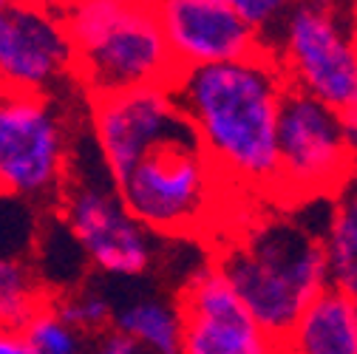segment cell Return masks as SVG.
<instances>
[{"mask_svg": "<svg viewBox=\"0 0 357 354\" xmlns=\"http://www.w3.org/2000/svg\"><path fill=\"white\" fill-rule=\"evenodd\" d=\"M213 263L230 278L258 326L278 343L329 289L324 233L295 207L250 215L221 244Z\"/></svg>", "mask_w": 357, "mask_h": 354, "instance_id": "2", "label": "cell"}, {"mask_svg": "<svg viewBox=\"0 0 357 354\" xmlns=\"http://www.w3.org/2000/svg\"><path fill=\"white\" fill-rule=\"evenodd\" d=\"M343 128H346V142H349V151L354 153L357 159V105L351 111L343 114Z\"/></svg>", "mask_w": 357, "mask_h": 354, "instance_id": "22", "label": "cell"}, {"mask_svg": "<svg viewBox=\"0 0 357 354\" xmlns=\"http://www.w3.org/2000/svg\"><path fill=\"white\" fill-rule=\"evenodd\" d=\"M357 6L295 3L264 40L289 88L340 114L357 105Z\"/></svg>", "mask_w": 357, "mask_h": 354, "instance_id": "5", "label": "cell"}, {"mask_svg": "<svg viewBox=\"0 0 357 354\" xmlns=\"http://www.w3.org/2000/svg\"><path fill=\"white\" fill-rule=\"evenodd\" d=\"M176 303L185 318L182 354H281L213 261L188 278Z\"/></svg>", "mask_w": 357, "mask_h": 354, "instance_id": "11", "label": "cell"}, {"mask_svg": "<svg viewBox=\"0 0 357 354\" xmlns=\"http://www.w3.org/2000/svg\"><path fill=\"white\" fill-rule=\"evenodd\" d=\"M114 332L139 343L148 354H182L185 318L178 303L139 295L116 303Z\"/></svg>", "mask_w": 357, "mask_h": 354, "instance_id": "14", "label": "cell"}, {"mask_svg": "<svg viewBox=\"0 0 357 354\" xmlns=\"http://www.w3.org/2000/svg\"><path fill=\"white\" fill-rule=\"evenodd\" d=\"M354 37H357V12H354Z\"/></svg>", "mask_w": 357, "mask_h": 354, "instance_id": "23", "label": "cell"}, {"mask_svg": "<svg viewBox=\"0 0 357 354\" xmlns=\"http://www.w3.org/2000/svg\"><path fill=\"white\" fill-rule=\"evenodd\" d=\"M74 43V79L88 97L130 88H173L178 68L153 3L79 0L63 6Z\"/></svg>", "mask_w": 357, "mask_h": 354, "instance_id": "3", "label": "cell"}, {"mask_svg": "<svg viewBox=\"0 0 357 354\" xmlns=\"http://www.w3.org/2000/svg\"><path fill=\"white\" fill-rule=\"evenodd\" d=\"M49 306L66 321L74 332H111L114 329V315H116V303L111 295L100 289H79L71 295H60L49 300Z\"/></svg>", "mask_w": 357, "mask_h": 354, "instance_id": "17", "label": "cell"}, {"mask_svg": "<svg viewBox=\"0 0 357 354\" xmlns=\"http://www.w3.org/2000/svg\"><path fill=\"white\" fill-rule=\"evenodd\" d=\"M116 187L130 215L159 236H196L230 190L196 134L156 148L116 179Z\"/></svg>", "mask_w": 357, "mask_h": 354, "instance_id": "4", "label": "cell"}, {"mask_svg": "<svg viewBox=\"0 0 357 354\" xmlns=\"http://www.w3.org/2000/svg\"><path fill=\"white\" fill-rule=\"evenodd\" d=\"M324 249L329 267V286L354 298L357 295V176L337 196H332Z\"/></svg>", "mask_w": 357, "mask_h": 354, "instance_id": "15", "label": "cell"}, {"mask_svg": "<svg viewBox=\"0 0 357 354\" xmlns=\"http://www.w3.org/2000/svg\"><path fill=\"white\" fill-rule=\"evenodd\" d=\"M357 176L349 151L343 114L289 88L278 125V185L275 201L301 207L337 196Z\"/></svg>", "mask_w": 357, "mask_h": 354, "instance_id": "7", "label": "cell"}, {"mask_svg": "<svg viewBox=\"0 0 357 354\" xmlns=\"http://www.w3.org/2000/svg\"><path fill=\"white\" fill-rule=\"evenodd\" d=\"M88 354H148L139 343H133L130 337H125V334H119V332H105V334H100L94 343H91V348H88Z\"/></svg>", "mask_w": 357, "mask_h": 354, "instance_id": "20", "label": "cell"}, {"mask_svg": "<svg viewBox=\"0 0 357 354\" xmlns=\"http://www.w3.org/2000/svg\"><path fill=\"white\" fill-rule=\"evenodd\" d=\"M196 134L173 88H130L91 100V137L114 179H122L165 142Z\"/></svg>", "mask_w": 357, "mask_h": 354, "instance_id": "9", "label": "cell"}, {"mask_svg": "<svg viewBox=\"0 0 357 354\" xmlns=\"http://www.w3.org/2000/svg\"><path fill=\"white\" fill-rule=\"evenodd\" d=\"M60 207L63 224L100 272L122 281L148 272L153 258L151 233L125 207L100 148L85 159L71 153Z\"/></svg>", "mask_w": 357, "mask_h": 354, "instance_id": "6", "label": "cell"}, {"mask_svg": "<svg viewBox=\"0 0 357 354\" xmlns=\"http://www.w3.org/2000/svg\"><path fill=\"white\" fill-rule=\"evenodd\" d=\"M289 82L273 54L188 68L173 94L202 151L236 193L273 199L278 185V125Z\"/></svg>", "mask_w": 357, "mask_h": 354, "instance_id": "1", "label": "cell"}, {"mask_svg": "<svg viewBox=\"0 0 357 354\" xmlns=\"http://www.w3.org/2000/svg\"><path fill=\"white\" fill-rule=\"evenodd\" d=\"M0 74L3 91L46 94L74 77V43L63 6L3 0L0 3Z\"/></svg>", "mask_w": 357, "mask_h": 354, "instance_id": "10", "label": "cell"}, {"mask_svg": "<svg viewBox=\"0 0 357 354\" xmlns=\"http://www.w3.org/2000/svg\"><path fill=\"white\" fill-rule=\"evenodd\" d=\"M0 354H43V351L34 348L20 332H3V337H0Z\"/></svg>", "mask_w": 357, "mask_h": 354, "instance_id": "21", "label": "cell"}, {"mask_svg": "<svg viewBox=\"0 0 357 354\" xmlns=\"http://www.w3.org/2000/svg\"><path fill=\"white\" fill-rule=\"evenodd\" d=\"M71 151L60 108L49 94L3 91L0 102V182L12 199L60 196Z\"/></svg>", "mask_w": 357, "mask_h": 354, "instance_id": "8", "label": "cell"}, {"mask_svg": "<svg viewBox=\"0 0 357 354\" xmlns=\"http://www.w3.org/2000/svg\"><path fill=\"white\" fill-rule=\"evenodd\" d=\"M156 9L182 71L238 63L264 52L261 34L244 23L233 0H165Z\"/></svg>", "mask_w": 357, "mask_h": 354, "instance_id": "12", "label": "cell"}, {"mask_svg": "<svg viewBox=\"0 0 357 354\" xmlns=\"http://www.w3.org/2000/svg\"><path fill=\"white\" fill-rule=\"evenodd\" d=\"M233 3L244 23L261 34V43L281 26V20L289 12V3H284V0H233Z\"/></svg>", "mask_w": 357, "mask_h": 354, "instance_id": "19", "label": "cell"}, {"mask_svg": "<svg viewBox=\"0 0 357 354\" xmlns=\"http://www.w3.org/2000/svg\"><path fill=\"white\" fill-rule=\"evenodd\" d=\"M351 300H354V309H357V295H354V298H351Z\"/></svg>", "mask_w": 357, "mask_h": 354, "instance_id": "24", "label": "cell"}, {"mask_svg": "<svg viewBox=\"0 0 357 354\" xmlns=\"http://www.w3.org/2000/svg\"><path fill=\"white\" fill-rule=\"evenodd\" d=\"M40 306H46L37 295V286L20 258H3L0 263V315L6 332H20Z\"/></svg>", "mask_w": 357, "mask_h": 354, "instance_id": "16", "label": "cell"}, {"mask_svg": "<svg viewBox=\"0 0 357 354\" xmlns=\"http://www.w3.org/2000/svg\"><path fill=\"white\" fill-rule=\"evenodd\" d=\"M281 354H357L354 300L329 286L281 340Z\"/></svg>", "mask_w": 357, "mask_h": 354, "instance_id": "13", "label": "cell"}, {"mask_svg": "<svg viewBox=\"0 0 357 354\" xmlns=\"http://www.w3.org/2000/svg\"><path fill=\"white\" fill-rule=\"evenodd\" d=\"M20 334L40 348L43 354H82V337L46 303L31 315V321L20 329Z\"/></svg>", "mask_w": 357, "mask_h": 354, "instance_id": "18", "label": "cell"}]
</instances>
